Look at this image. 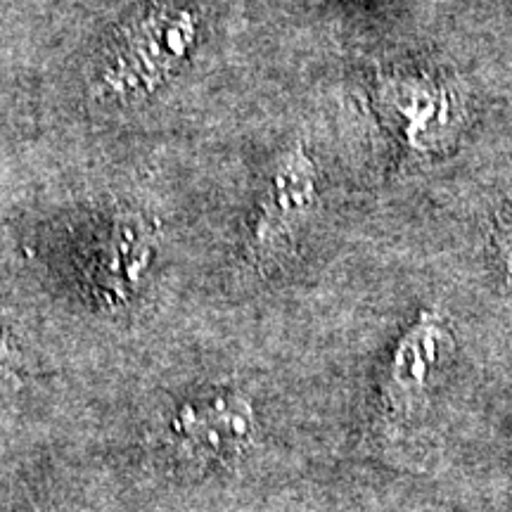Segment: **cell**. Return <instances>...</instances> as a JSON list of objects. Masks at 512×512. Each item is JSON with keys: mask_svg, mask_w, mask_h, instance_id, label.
I'll return each instance as SVG.
<instances>
[{"mask_svg": "<svg viewBox=\"0 0 512 512\" xmlns=\"http://www.w3.org/2000/svg\"><path fill=\"white\" fill-rule=\"evenodd\" d=\"M195 38L197 17L190 10L150 5L117 31L93 93L110 100L145 98L181 67Z\"/></svg>", "mask_w": 512, "mask_h": 512, "instance_id": "6da1fadb", "label": "cell"}, {"mask_svg": "<svg viewBox=\"0 0 512 512\" xmlns=\"http://www.w3.org/2000/svg\"><path fill=\"white\" fill-rule=\"evenodd\" d=\"M375 105L389 131L422 157L451 150L465 124V105L453 81L425 69L382 74Z\"/></svg>", "mask_w": 512, "mask_h": 512, "instance_id": "7a4b0ae2", "label": "cell"}, {"mask_svg": "<svg viewBox=\"0 0 512 512\" xmlns=\"http://www.w3.org/2000/svg\"><path fill=\"white\" fill-rule=\"evenodd\" d=\"M318 207V171L304 147L285 152L275 164L261 197L252 233V256L259 264L283 252Z\"/></svg>", "mask_w": 512, "mask_h": 512, "instance_id": "3957f363", "label": "cell"}, {"mask_svg": "<svg viewBox=\"0 0 512 512\" xmlns=\"http://www.w3.org/2000/svg\"><path fill=\"white\" fill-rule=\"evenodd\" d=\"M171 434L188 458L235 463L254 444L252 403L238 394H216L185 403L171 422Z\"/></svg>", "mask_w": 512, "mask_h": 512, "instance_id": "277c9868", "label": "cell"}, {"mask_svg": "<svg viewBox=\"0 0 512 512\" xmlns=\"http://www.w3.org/2000/svg\"><path fill=\"white\" fill-rule=\"evenodd\" d=\"M453 354V337L437 313L422 311L396 344L387 377L384 406L394 418H408L432 389L434 377Z\"/></svg>", "mask_w": 512, "mask_h": 512, "instance_id": "5b68a950", "label": "cell"}, {"mask_svg": "<svg viewBox=\"0 0 512 512\" xmlns=\"http://www.w3.org/2000/svg\"><path fill=\"white\" fill-rule=\"evenodd\" d=\"M150 247V226L140 216H119L114 221L110 240H107L105 247V256L100 261V273L107 275L105 290L117 294V297L128 292V287L136 283L140 273L147 268Z\"/></svg>", "mask_w": 512, "mask_h": 512, "instance_id": "8992f818", "label": "cell"}, {"mask_svg": "<svg viewBox=\"0 0 512 512\" xmlns=\"http://www.w3.org/2000/svg\"><path fill=\"white\" fill-rule=\"evenodd\" d=\"M489 245L496 264L501 266L505 280L512 287V200L496 209L494 221H491Z\"/></svg>", "mask_w": 512, "mask_h": 512, "instance_id": "52a82bcc", "label": "cell"}, {"mask_svg": "<svg viewBox=\"0 0 512 512\" xmlns=\"http://www.w3.org/2000/svg\"><path fill=\"white\" fill-rule=\"evenodd\" d=\"M12 363V347H10V339L5 335L3 325H0V370L10 368Z\"/></svg>", "mask_w": 512, "mask_h": 512, "instance_id": "ba28073f", "label": "cell"}]
</instances>
